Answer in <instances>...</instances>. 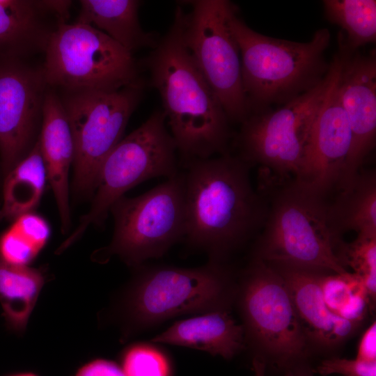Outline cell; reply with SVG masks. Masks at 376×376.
<instances>
[{"label": "cell", "instance_id": "obj_1", "mask_svg": "<svg viewBox=\"0 0 376 376\" xmlns=\"http://www.w3.org/2000/svg\"><path fill=\"white\" fill-rule=\"evenodd\" d=\"M186 232L184 240L205 252L209 261L224 263L257 237L268 212V200L254 189L251 165L229 152L186 164Z\"/></svg>", "mask_w": 376, "mask_h": 376}, {"label": "cell", "instance_id": "obj_2", "mask_svg": "<svg viewBox=\"0 0 376 376\" xmlns=\"http://www.w3.org/2000/svg\"><path fill=\"white\" fill-rule=\"evenodd\" d=\"M184 11L146 60L158 91L170 133L185 162L228 152L229 120L203 77L183 38Z\"/></svg>", "mask_w": 376, "mask_h": 376}, {"label": "cell", "instance_id": "obj_3", "mask_svg": "<svg viewBox=\"0 0 376 376\" xmlns=\"http://www.w3.org/2000/svg\"><path fill=\"white\" fill-rule=\"evenodd\" d=\"M229 23L240 49L249 114L287 102L316 86L327 74L330 63L324 54L331 38L327 29L317 30L305 42L272 38L247 26L234 5Z\"/></svg>", "mask_w": 376, "mask_h": 376}, {"label": "cell", "instance_id": "obj_4", "mask_svg": "<svg viewBox=\"0 0 376 376\" xmlns=\"http://www.w3.org/2000/svg\"><path fill=\"white\" fill-rule=\"evenodd\" d=\"M253 258L324 273L347 272L327 223L328 203L294 178L271 191Z\"/></svg>", "mask_w": 376, "mask_h": 376}, {"label": "cell", "instance_id": "obj_5", "mask_svg": "<svg viewBox=\"0 0 376 376\" xmlns=\"http://www.w3.org/2000/svg\"><path fill=\"white\" fill-rule=\"evenodd\" d=\"M125 293L120 312L127 333L143 330L174 317L228 310L236 290L224 263L182 268L138 267Z\"/></svg>", "mask_w": 376, "mask_h": 376}, {"label": "cell", "instance_id": "obj_6", "mask_svg": "<svg viewBox=\"0 0 376 376\" xmlns=\"http://www.w3.org/2000/svg\"><path fill=\"white\" fill-rule=\"evenodd\" d=\"M113 233L110 243L93 255L99 263L119 257L128 266L138 267L163 256L184 240L186 207L184 173L136 197L123 196L111 205Z\"/></svg>", "mask_w": 376, "mask_h": 376}, {"label": "cell", "instance_id": "obj_7", "mask_svg": "<svg viewBox=\"0 0 376 376\" xmlns=\"http://www.w3.org/2000/svg\"><path fill=\"white\" fill-rule=\"evenodd\" d=\"M143 88L139 80L116 91L56 90L74 141L71 187L74 199L92 198L101 166L123 138Z\"/></svg>", "mask_w": 376, "mask_h": 376}, {"label": "cell", "instance_id": "obj_8", "mask_svg": "<svg viewBox=\"0 0 376 376\" xmlns=\"http://www.w3.org/2000/svg\"><path fill=\"white\" fill-rule=\"evenodd\" d=\"M175 141L162 111H156L115 146L103 162L91 206L58 252L79 239L90 226L103 227L113 203L136 185L178 173Z\"/></svg>", "mask_w": 376, "mask_h": 376}, {"label": "cell", "instance_id": "obj_9", "mask_svg": "<svg viewBox=\"0 0 376 376\" xmlns=\"http://www.w3.org/2000/svg\"><path fill=\"white\" fill-rule=\"evenodd\" d=\"M44 54L45 82L56 91H116L140 80L132 54L90 25L58 24Z\"/></svg>", "mask_w": 376, "mask_h": 376}, {"label": "cell", "instance_id": "obj_10", "mask_svg": "<svg viewBox=\"0 0 376 376\" xmlns=\"http://www.w3.org/2000/svg\"><path fill=\"white\" fill-rule=\"evenodd\" d=\"M235 295L246 343L279 368L301 362L308 345L291 296L272 265L253 258L242 273Z\"/></svg>", "mask_w": 376, "mask_h": 376}, {"label": "cell", "instance_id": "obj_11", "mask_svg": "<svg viewBox=\"0 0 376 376\" xmlns=\"http://www.w3.org/2000/svg\"><path fill=\"white\" fill-rule=\"evenodd\" d=\"M332 75L330 63L316 86L275 110L250 113L237 136L240 156L251 166L259 164L284 180L297 175L312 125Z\"/></svg>", "mask_w": 376, "mask_h": 376}, {"label": "cell", "instance_id": "obj_12", "mask_svg": "<svg viewBox=\"0 0 376 376\" xmlns=\"http://www.w3.org/2000/svg\"><path fill=\"white\" fill-rule=\"evenodd\" d=\"M187 3L191 10L184 13V42L229 121L242 123L249 109L242 84L240 49L229 23L233 4L226 0Z\"/></svg>", "mask_w": 376, "mask_h": 376}, {"label": "cell", "instance_id": "obj_13", "mask_svg": "<svg viewBox=\"0 0 376 376\" xmlns=\"http://www.w3.org/2000/svg\"><path fill=\"white\" fill-rule=\"evenodd\" d=\"M42 66L0 58V166L3 178L39 139L47 90Z\"/></svg>", "mask_w": 376, "mask_h": 376}, {"label": "cell", "instance_id": "obj_14", "mask_svg": "<svg viewBox=\"0 0 376 376\" xmlns=\"http://www.w3.org/2000/svg\"><path fill=\"white\" fill-rule=\"evenodd\" d=\"M332 75L312 125L295 180L326 196L337 188L352 147V130L339 91L341 56L331 62Z\"/></svg>", "mask_w": 376, "mask_h": 376}, {"label": "cell", "instance_id": "obj_15", "mask_svg": "<svg viewBox=\"0 0 376 376\" xmlns=\"http://www.w3.org/2000/svg\"><path fill=\"white\" fill-rule=\"evenodd\" d=\"M341 67L339 91L352 130V147L337 186L339 191L350 187L360 172L376 139V55L350 52L341 33L338 36Z\"/></svg>", "mask_w": 376, "mask_h": 376}, {"label": "cell", "instance_id": "obj_16", "mask_svg": "<svg viewBox=\"0 0 376 376\" xmlns=\"http://www.w3.org/2000/svg\"><path fill=\"white\" fill-rule=\"evenodd\" d=\"M270 265L285 283L308 344L322 349L334 348L355 333L359 324L339 317L325 304L320 284L322 272Z\"/></svg>", "mask_w": 376, "mask_h": 376}, {"label": "cell", "instance_id": "obj_17", "mask_svg": "<svg viewBox=\"0 0 376 376\" xmlns=\"http://www.w3.org/2000/svg\"><path fill=\"white\" fill-rule=\"evenodd\" d=\"M41 155L47 180L53 191L63 233L71 226L69 173L74 159L70 126L57 91L48 87L39 136Z\"/></svg>", "mask_w": 376, "mask_h": 376}, {"label": "cell", "instance_id": "obj_18", "mask_svg": "<svg viewBox=\"0 0 376 376\" xmlns=\"http://www.w3.org/2000/svg\"><path fill=\"white\" fill-rule=\"evenodd\" d=\"M184 346L230 359L245 348L243 326L228 310H219L178 321L150 340Z\"/></svg>", "mask_w": 376, "mask_h": 376}, {"label": "cell", "instance_id": "obj_19", "mask_svg": "<svg viewBox=\"0 0 376 376\" xmlns=\"http://www.w3.org/2000/svg\"><path fill=\"white\" fill-rule=\"evenodd\" d=\"M50 17L56 20L42 0H0V58L26 59L44 53L58 24H51Z\"/></svg>", "mask_w": 376, "mask_h": 376}, {"label": "cell", "instance_id": "obj_20", "mask_svg": "<svg viewBox=\"0 0 376 376\" xmlns=\"http://www.w3.org/2000/svg\"><path fill=\"white\" fill-rule=\"evenodd\" d=\"M75 22L87 24L102 31L132 54L143 47L154 48V36L141 28L136 0H81Z\"/></svg>", "mask_w": 376, "mask_h": 376}, {"label": "cell", "instance_id": "obj_21", "mask_svg": "<svg viewBox=\"0 0 376 376\" xmlns=\"http://www.w3.org/2000/svg\"><path fill=\"white\" fill-rule=\"evenodd\" d=\"M327 223L334 238L349 230L376 236V173L360 171L350 188L328 203Z\"/></svg>", "mask_w": 376, "mask_h": 376}, {"label": "cell", "instance_id": "obj_22", "mask_svg": "<svg viewBox=\"0 0 376 376\" xmlns=\"http://www.w3.org/2000/svg\"><path fill=\"white\" fill-rule=\"evenodd\" d=\"M47 180L39 141L3 178L1 191L0 219L14 220L34 212Z\"/></svg>", "mask_w": 376, "mask_h": 376}, {"label": "cell", "instance_id": "obj_23", "mask_svg": "<svg viewBox=\"0 0 376 376\" xmlns=\"http://www.w3.org/2000/svg\"><path fill=\"white\" fill-rule=\"evenodd\" d=\"M44 283L41 269L12 265L0 258V304L10 329H24Z\"/></svg>", "mask_w": 376, "mask_h": 376}, {"label": "cell", "instance_id": "obj_24", "mask_svg": "<svg viewBox=\"0 0 376 376\" xmlns=\"http://www.w3.org/2000/svg\"><path fill=\"white\" fill-rule=\"evenodd\" d=\"M320 284L328 308L346 320L361 325L373 309L363 283L354 273L322 272Z\"/></svg>", "mask_w": 376, "mask_h": 376}, {"label": "cell", "instance_id": "obj_25", "mask_svg": "<svg viewBox=\"0 0 376 376\" xmlns=\"http://www.w3.org/2000/svg\"><path fill=\"white\" fill-rule=\"evenodd\" d=\"M326 18L346 32L345 45L350 52L376 40L375 0H324Z\"/></svg>", "mask_w": 376, "mask_h": 376}, {"label": "cell", "instance_id": "obj_26", "mask_svg": "<svg viewBox=\"0 0 376 376\" xmlns=\"http://www.w3.org/2000/svg\"><path fill=\"white\" fill-rule=\"evenodd\" d=\"M336 253L345 266L350 267L363 283L371 303L376 297V236L357 235L350 243L340 240Z\"/></svg>", "mask_w": 376, "mask_h": 376}, {"label": "cell", "instance_id": "obj_27", "mask_svg": "<svg viewBox=\"0 0 376 376\" xmlns=\"http://www.w3.org/2000/svg\"><path fill=\"white\" fill-rule=\"evenodd\" d=\"M125 376H171L169 358L155 345L139 343L127 347L121 357Z\"/></svg>", "mask_w": 376, "mask_h": 376}, {"label": "cell", "instance_id": "obj_28", "mask_svg": "<svg viewBox=\"0 0 376 376\" xmlns=\"http://www.w3.org/2000/svg\"><path fill=\"white\" fill-rule=\"evenodd\" d=\"M42 247L28 231L10 225L0 235V258L15 265H27Z\"/></svg>", "mask_w": 376, "mask_h": 376}, {"label": "cell", "instance_id": "obj_29", "mask_svg": "<svg viewBox=\"0 0 376 376\" xmlns=\"http://www.w3.org/2000/svg\"><path fill=\"white\" fill-rule=\"evenodd\" d=\"M313 372L324 376L331 374L343 376H376V361L332 357L322 360L313 369Z\"/></svg>", "mask_w": 376, "mask_h": 376}, {"label": "cell", "instance_id": "obj_30", "mask_svg": "<svg viewBox=\"0 0 376 376\" xmlns=\"http://www.w3.org/2000/svg\"><path fill=\"white\" fill-rule=\"evenodd\" d=\"M74 376H125L115 362L103 359L91 361L80 367Z\"/></svg>", "mask_w": 376, "mask_h": 376}, {"label": "cell", "instance_id": "obj_31", "mask_svg": "<svg viewBox=\"0 0 376 376\" xmlns=\"http://www.w3.org/2000/svg\"><path fill=\"white\" fill-rule=\"evenodd\" d=\"M356 359L376 361V323L374 321L363 332L357 349Z\"/></svg>", "mask_w": 376, "mask_h": 376}, {"label": "cell", "instance_id": "obj_32", "mask_svg": "<svg viewBox=\"0 0 376 376\" xmlns=\"http://www.w3.org/2000/svg\"><path fill=\"white\" fill-rule=\"evenodd\" d=\"M43 6L52 15L58 23H65L70 15L71 1L42 0Z\"/></svg>", "mask_w": 376, "mask_h": 376}, {"label": "cell", "instance_id": "obj_33", "mask_svg": "<svg viewBox=\"0 0 376 376\" xmlns=\"http://www.w3.org/2000/svg\"><path fill=\"white\" fill-rule=\"evenodd\" d=\"M313 369L301 361L288 368L284 376H313Z\"/></svg>", "mask_w": 376, "mask_h": 376}, {"label": "cell", "instance_id": "obj_34", "mask_svg": "<svg viewBox=\"0 0 376 376\" xmlns=\"http://www.w3.org/2000/svg\"><path fill=\"white\" fill-rule=\"evenodd\" d=\"M252 367L254 376H266V363L263 358L255 356L252 361Z\"/></svg>", "mask_w": 376, "mask_h": 376}, {"label": "cell", "instance_id": "obj_35", "mask_svg": "<svg viewBox=\"0 0 376 376\" xmlns=\"http://www.w3.org/2000/svg\"><path fill=\"white\" fill-rule=\"evenodd\" d=\"M8 376H38V375L33 373H22L10 375Z\"/></svg>", "mask_w": 376, "mask_h": 376}, {"label": "cell", "instance_id": "obj_36", "mask_svg": "<svg viewBox=\"0 0 376 376\" xmlns=\"http://www.w3.org/2000/svg\"><path fill=\"white\" fill-rule=\"evenodd\" d=\"M2 182H3V175H2L1 169V166H0V198H1V191Z\"/></svg>", "mask_w": 376, "mask_h": 376}]
</instances>
